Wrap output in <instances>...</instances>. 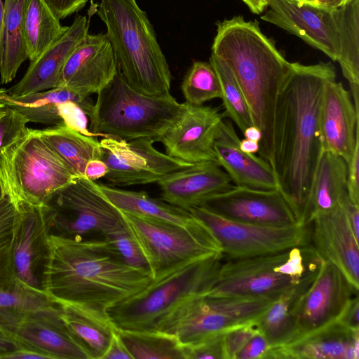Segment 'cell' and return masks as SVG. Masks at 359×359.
Returning a JSON list of instances; mask_svg holds the SVG:
<instances>
[{"mask_svg":"<svg viewBox=\"0 0 359 359\" xmlns=\"http://www.w3.org/2000/svg\"><path fill=\"white\" fill-rule=\"evenodd\" d=\"M276 109L269 164L278 189L299 224L306 225L309 198L323 154L319 110L324 86L336 77L329 62H292Z\"/></svg>","mask_w":359,"mask_h":359,"instance_id":"6da1fadb","label":"cell"},{"mask_svg":"<svg viewBox=\"0 0 359 359\" xmlns=\"http://www.w3.org/2000/svg\"><path fill=\"white\" fill-rule=\"evenodd\" d=\"M41 287L55 302L109 319L108 310L144 290L150 272L127 265L104 238L50 234Z\"/></svg>","mask_w":359,"mask_h":359,"instance_id":"7a4b0ae2","label":"cell"},{"mask_svg":"<svg viewBox=\"0 0 359 359\" xmlns=\"http://www.w3.org/2000/svg\"><path fill=\"white\" fill-rule=\"evenodd\" d=\"M216 26L212 54L226 63L239 84L253 124L262 133L258 154L269 163L277 102L293 64L262 32L257 20L234 16Z\"/></svg>","mask_w":359,"mask_h":359,"instance_id":"3957f363","label":"cell"},{"mask_svg":"<svg viewBox=\"0 0 359 359\" xmlns=\"http://www.w3.org/2000/svg\"><path fill=\"white\" fill-rule=\"evenodd\" d=\"M96 13L106 27L119 72L133 89L170 94L172 76L154 27L136 0H100Z\"/></svg>","mask_w":359,"mask_h":359,"instance_id":"277c9868","label":"cell"},{"mask_svg":"<svg viewBox=\"0 0 359 359\" xmlns=\"http://www.w3.org/2000/svg\"><path fill=\"white\" fill-rule=\"evenodd\" d=\"M97 95L88 116L90 131L95 136L126 141L147 138L159 142L186 107L171 94L156 96L137 91L119 70Z\"/></svg>","mask_w":359,"mask_h":359,"instance_id":"5b68a950","label":"cell"},{"mask_svg":"<svg viewBox=\"0 0 359 359\" xmlns=\"http://www.w3.org/2000/svg\"><path fill=\"white\" fill-rule=\"evenodd\" d=\"M222 259V254L202 258L152 280L140 292L110 308V321L118 329L157 331L183 303L207 293Z\"/></svg>","mask_w":359,"mask_h":359,"instance_id":"8992f818","label":"cell"},{"mask_svg":"<svg viewBox=\"0 0 359 359\" xmlns=\"http://www.w3.org/2000/svg\"><path fill=\"white\" fill-rule=\"evenodd\" d=\"M74 178L34 129L27 128L0 154V187L14 205L47 206Z\"/></svg>","mask_w":359,"mask_h":359,"instance_id":"52a82bcc","label":"cell"},{"mask_svg":"<svg viewBox=\"0 0 359 359\" xmlns=\"http://www.w3.org/2000/svg\"><path fill=\"white\" fill-rule=\"evenodd\" d=\"M313 258V251L307 245L258 256L223 259L205 294L277 297L300 282Z\"/></svg>","mask_w":359,"mask_h":359,"instance_id":"ba28073f","label":"cell"},{"mask_svg":"<svg viewBox=\"0 0 359 359\" xmlns=\"http://www.w3.org/2000/svg\"><path fill=\"white\" fill-rule=\"evenodd\" d=\"M121 211L130 233L147 262L153 280L194 261L222 254L219 243L197 218L196 223L184 226Z\"/></svg>","mask_w":359,"mask_h":359,"instance_id":"9c48e42d","label":"cell"},{"mask_svg":"<svg viewBox=\"0 0 359 359\" xmlns=\"http://www.w3.org/2000/svg\"><path fill=\"white\" fill-rule=\"evenodd\" d=\"M47 208L50 234L70 238H104L127 229L121 211L100 191L98 184L75 177L57 191Z\"/></svg>","mask_w":359,"mask_h":359,"instance_id":"30bf717a","label":"cell"},{"mask_svg":"<svg viewBox=\"0 0 359 359\" xmlns=\"http://www.w3.org/2000/svg\"><path fill=\"white\" fill-rule=\"evenodd\" d=\"M277 297H194L177 309L157 331L189 345L256 320Z\"/></svg>","mask_w":359,"mask_h":359,"instance_id":"8fae6325","label":"cell"},{"mask_svg":"<svg viewBox=\"0 0 359 359\" xmlns=\"http://www.w3.org/2000/svg\"><path fill=\"white\" fill-rule=\"evenodd\" d=\"M188 210L212 233L224 259L258 256L310 244L309 224L262 226L226 219L203 206Z\"/></svg>","mask_w":359,"mask_h":359,"instance_id":"7c38bea8","label":"cell"},{"mask_svg":"<svg viewBox=\"0 0 359 359\" xmlns=\"http://www.w3.org/2000/svg\"><path fill=\"white\" fill-rule=\"evenodd\" d=\"M154 142L147 138L102 139L100 159L108 168L106 181L119 187L151 184L194 165L160 152L154 147Z\"/></svg>","mask_w":359,"mask_h":359,"instance_id":"4fadbf2b","label":"cell"},{"mask_svg":"<svg viewBox=\"0 0 359 359\" xmlns=\"http://www.w3.org/2000/svg\"><path fill=\"white\" fill-rule=\"evenodd\" d=\"M356 289L334 264L320 259L313 279L292 303L295 341L339 319Z\"/></svg>","mask_w":359,"mask_h":359,"instance_id":"5bb4252c","label":"cell"},{"mask_svg":"<svg viewBox=\"0 0 359 359\" xmlns=\"http://www.w3.org/2000/svg\"><path fill=\"white\" fill-rule=\"evenodd\" d=\"M201 206L238 222L269 226L299 224L278 189L259 190L233 186L210 197Z\"/></svg>","mask_w":359,"mask_h":359,"instance_id":"9a60e30c","label":"cell"},{"mask_svg":"<svg viewBox=\"0 0 359 359\" xmlns=\"http://www.w3.org/2000/svg\"><path fill=\"white\" fill-rule=\"evenodd\" d=\"M268 7L262 20L299 37L337 61L339 51L334 9L294 0H269Z\"/></svg>","mask_w":359,"mask_h":359,"instance_id":"2e32d148","label":"cell"},{"mask_svg":"<svg viewBox=\"0 0 359 359\" xmlns=\"http://www.w3.org/2000/svg\"><path fill=\"white\" fill-rule=\"evenodd\" d=\"M11 238V259L15 275L25 283L41 287L39 271L48 252L50 234L47 208L25 203L15 204Z\"/></svg>","mask_w":359,"mask_h":359,"instance_id":"e0dca14e","label":"cell"},{"mask_svg":"<svg viewBox=\"0 0 359 359\" xmlns=\"http://www.w3.org/2000/svg\"><path fill=\"white\" fill-rule=\"evenodd\" d=\"M222 120V114L216 108L186 103L180 117L159 142L166 154L175 158L193 164L217 163L213 142Z\"/></svg>","mask_w":359,"mask_h":359,"instance_id":"ac0fdd59","label":"cell"},{"mask_svg":"<svg viewBox=\"0 0 359 359\" xmlns=\"http://www.w3.org/2000/svg\"><path fill=\"white\" fill-rule=\"evenodd\" d=\"M359 109L351 94L332 78L325 83L320 100L319 127L323 152L342 158L347 165L359 144Z\"/></svg>","mask_w":359,"mask_h":359,"instance_id":"d6986e66","label":"cell"},{"mask_svg":"<svg viewBox=\"0 0 359 359\" xmlns=\"http://www.w3.org/2000/svg\"><path fill=\"white\" fill-rule=\"evenodd\" d=\"M344 201L313 217L309 224L310 245L319 259L334 264L358 290L359 241L350 226Z\"/></svg>","mask_w":359,"mask_h":359,"instance_id":"ffe728a7","label":"cell"},{"mask_svg":"<svg viewBox=\"0 0 359 359\" xmlns=\"http://www.w3.org/2000/svg\"><path fill=\"white\" fill-rule=\"evenodd\" d=\"M118 71L116 58L107 35L88 33L67 60L59 86L88 97L97 94Z\"/></svg>","mask_w":359,"mask_h":359,"instance_id":"44dd1931","label":"cell"},{"mask_svg":"<svg viewBox=\"0 0 359 359\" xmlns=\"http://www.w3.org/2000/svg\"><path fill=\"white\" fill-rule=\"evenodd\" d=\"M18 347L30 348L48 359H88L61 316L60 304L32 313L12 334Z\"/></svg>","mask_w":359,"mask_h":359,"instance_id":"7402d4cb","label":"cell"},{"mask_svg":"<svg viewBox=\"0 0 359 359\" xmlns=\"http://www.w3.org/2000/svg\"><path fill=\"white\" fill-rule=\"evenodd\" d=\"M240 141L232 121L222 120L213 142L217 163L236 187L259 190L278 189L269 163L260 156L243 151L239 147Z\"/></svg>","mask_w":359,"mask_h":359,"instance_id":"603a6c76","label":"cell"},{"mask_svg":"<svg viewBox=\"0 0 359 359\" xmlns=\"http://www.w3.org/2000/svg\"><path fill=\"white\" fill-rule=\"evenodd\" d=\"M88 20L77 15L67 31L35 60L30 62L24 76L6 90L18 96L38 93L59 86L62 68L74 50L88 33Z\"/></svg>","mask_w":359,"mask_h":359,"instance_id":"cb8c5ba5","label":"cell"},{"mask_svg":"<svg viewBox=\"0 0 359 359\" xmlns=\"http://www.w3.org/2000/svg\"><path fill=\"white\" fill-rule=\"evenodd\" d=\"M157 183L162 200L187 210L233 186L227 173L214 161L195 163Z\"/></svg>","mask_w":359,"mask_h":359,"instance_id":"d4e9b609","label":"cell"},{"mask_svg":"<svg viewBox=\"0 0 359 359\" xmlns=\"http://www.w3.org/2000/svg\"><path fill=\"white\" fill-rule=\"evenodd\" d=\"M359 331L337 320L287 345L271 347L266 358L358 359Z\"/></svg>","mask_w":359,"mask_h":359,"instance_id":"484cf974","label":"cell"},{"mask_svg":"<svg viewBox=\"0 0 359 359\" xmlns=\"http://www.w3.org/2000/svg\"><path fill=\"white\" fill-rule=\"evenodd\" d=\"M67 101L77 103L88 116L92 112L94 102L90 96H82L64 86L18 96L0 89V104L19 111L29 122L53 126L63 123L62 109Z\"/></svg>","mask_w":359,"mask_h":359,"instance_id":"4316f807","label":"cell"},{"mask_svg":"<svg viewBox=\"0 0 359 359\" xmlns=\"http://www.w3.org/2000/svg\"><path fill=\"white\" fill-rule=\"evenodd\" d=\"M347 171V164L342 158L330 152H323L309 198L307 225L313 217L332 210L348 197Z\"/></svg>","mask_w":359,"mask_h":359,"instance_id":"83f0119b","label":"cell"},{"mask_svg":"<svg viewBox=\"0 0 359 359\" xmlns=\"http://www.w3.org/2000/svg\"><path fill=\"white\" fill-rule=\"evenodd\" d=\"M36 132L74 177H84L88 162L100 158V142L95 137L85 135L64 123Z\"/></svg>","mask_w":359,"mask_h":359,"instance_id":"f1b7e54d","label":"cell"},{"mask_svg":"<svg viewBox=\"0 0 359 359\" xmlns=\"http://www.w3.org/2000/svg\"><path fill=\"white\" fill-rule=\"evenodd\" d=\"M58 304L43 290L25 283L15 275L0 287V327L12 334L16 326L32 313Z\"/></svg>","mask_w":359,"mask_h":359,"instance_id":"f546056e","label":"cell"},{"mask_svg":"<svg viewBox=\"0 0 359 359\" xmlns=\"http://www.w3.org/2000/svg\"><path fill=\"white\" fill-rule=\"evenodd\" d=\"M60 307L65 325L87 358L102 359L116 328L110 320L76 306L60 304Z\"/></svg>","mask_w":359,"mask_h":359,"instance_id":"4dcf8cb0","label":"cell"},{"mask_svg":"<svg viewBox=\"0 0 359 359\" xmlns=\"http://www.w3.org/2000/svg\"><path fill=\"white\" fill-rule=\"evenodd\" d=\"M98 186L104 196L122 211L184 226L192 225L198 220L189 210L171 205L162 199L152 198L144 191L124 190L103 184H98Z\"/></svg>","mask_w":359,"mask_h":359,"instance_id":"1f68e13d","label":"cell"},{"mask_svg":"<svg viewBox=\"0 0 359 359\" xmlns=\"http://www.w3.org/2000/svg\"><path fill=\"white\" fill-rule=\"evenodd\" d=\"M44 0H25L22 26L28 59L35 60L68 29Z\"/></svg>","mask_w":359,"mask_h":359,"instance_id":"d6a6232c","label":"cell"},{"mask_svg":"<svg viewBox=\"0 0 359 359\" xmlns=\"http://www.w3.org/2000/svg\"><path fill=\"white\" fill-rule=\"evenodd\" d=\"M313 274V269L309 267L300 282L281 293L256 320L257 329L271 347L283 346L294 339L295 327L290 312L292 303Z\"/></svg>","mask_w":359,"mask_h":359,"instance_id":"836d02e7","label":"cell"},{"mask_svg":"<svg viewBox=\"0 0 359 359\" xmlns=\"http://www.w3.org/2000/svg\"><path fill=\"white\" fill-rule=\"evenodd\" d=\"M338 32L339 63L351 94L359 93V0L334 9Z\"/></svg>","mask_w":359,"mask_h":359,"instance_id":"e575fe53","label":"cell"},{"mask_svg":"<svg viewBox=\"0 0 359 359\" xmlns=\"http://www.w3.org/2000/svg\"><path fill=\"white\" fill-rule=\"evenodd\" d=\"M25 0H4V30L0 60L1 83H8L28 59L22 18Z\"/></svg>","mask_w":359,"mask_h":359,"instance_id":"d590c367","label":"cell"},{"mask_svg":"<svg viewBox=\"0 0 359 359\" xmlns=\"http://www.w3.org/2000/svg\"><path fill=\"white\" fill-rule=\"evenodd\" d=\"M116 332L133 359H185L184 346L174 334L118 328Z\"/></svg>","mask_w":359,"mask_h":359,"instance_id":"8d00e7d4","label":"cell"},{"mask_svg":"<svg viewBox=\"0 0 359 359\" xmlns=\"http://www.w3.org/2000/svg\"><path fill=\"white\" fill-rule=\"evenodd\" d=\"M209 62L215 69L219 80L221 99L225 109L224 116L229 117L243 133L247 128L254 124L243 91L225 62L213 54H211Z\"/></svg>","mask_w":359,"mask_h":359,"instance_id":"74e56055","label":"cell"},{"mask_svg":"<svg viewBox=\"0 0 359 359\" xmlns=\"http://www.w3.org/2000/svg\"><path fill=\"white\" fill-rule=\"evenodd\" d=\"M185 102L203 105L222 97L217 74L208 62L195 61L186 73L181 86Z\"/></svg>","mask_w":359,"mask_h":359,"instance_id":"f35d334b","label":"cell"},{"mask_svg":"<svg viewBox=\"0 0 359 359\" xmlns=\"http://www.w3.org/2000/svg\"><path fill=\"white\" fill-rule=\"evenodd\" d=\"M128 266L150 272L147 262L128 228L115 231L104 238ZM151 273V272H150Z\"/></svg>","mask_w":359,"mask_h":359,"instance_id":"ab89813d","label":"cell"},{"mask_svg":"<svg viewBox=\"0 0 359 359\" xmlns=\"http://www.w3.org/2000/svg\"><path fill=\"white\" fill-rule=\"evenodd\" d=\"M6 107L0 117V154L27 131L28 119L19 111Z\"/></svg>","mask_w":359,"mask_h":359,"instance_id":"60d3db41","label":"cell"},{"mask_svg":"<svg viewBox=\"0 0 359 359\" xmlns=\"http://www.w3.org/2000/svg\"><path fill=\"white\" fill-rule=\"evenodd\" d=\"M255 323L236 326L224 332L225 359H236L246 344L258 332Z\"/></svg>","mask_w":359,"mask_h":359,"instance_id":"b9f144b4","label":"cell"},{"mask_svg":"<svg viewBox=\"0 0 359 359\" xmlns=\"http://www.w3.org/2000/svg\"><path fill=\"white\" fill-rule=\"evenodd\" d=\"M224 332L218 333L189 345H183L185 359H225Z\"/></svg>","mask_w":359,"mask_h":359,"instance_id":"7bdbcfd3","label":"cell"},{"mask_svg":"<svg viewBox=\"0 0 359 359\" xmlns=\"http://www.w3.org/2000/svg\"><path fill=\"white\" fill-rule=\"evenodd\" d=\"M87 116L77 103L67 101L64 104L62 111L63 123L85 135L95 137L88 128Z\"/></svg>","mask_w":359,"mask_h":359,"instance_id":"ee69618b","label":"cell"},{"mask_svg":"<svg viewBox=\"0 0 359 359\" xmlns=\"http://www.w3.org/2000/svg\"><path fill=\"white\" fill-rule=\"evenodd\" d=\"M15 208L10 197L0 190V246L11 241Z\"/></svg>","mask_w":359,"mask_h":359,"instance_id":"f6af8a7d","label":"cell"},{"mask_svg":"<svg viewBox=\"0 0 359 359\" xmlns=\"http://www.w3.org/2000/svg\"><path fill=\"white\" fill-rule=\"evenodd\" d=\"M265 337L259 331L250 339L236 359H264L271 348Z\"/></svg>","mask_w":359,"mask_h":359,"instance_id":"bcb514c9","label":"cell"},{"mask_svg":"<svg viewBox=\"0 0 359 359\" xmlns=\"http://www.w3.org/2000/svg\"><path fill=\"white\" fill-rule=\"evenodd\" d=\"M347 166V195L353 204L359 205V144Z\"/></svg>","mask_w":359,"mask_h":359,"instance_id":"7dc6e473","label":"cell"},{"mask_svg":"<svg viewBox=\"0 0 359 359\" xmlns=\"http://www.w3.org/2000/svg\"><path fill=\"white\" fill-rule=\"evenodd\" d=\"M59 20L83 8L88 0H44Z\"/></svg>","mask_w":359,"mask_h":359,"instance_id":"c3c4849f","label":"cell"},{"mask_svg":"<svg viewBox=\"0 0 359 359\" xmlns=\"http://www.w3.org/2000/svg\"><path fill=\"white\" fill-rule=\"evenodd\" d=\"M15 275L10 241L0 246V287Z\"/></svg>","mask_w":359,"mask_h":359,"instance_id":"681fc988","label":"cell"},{"mask_svg":"<svg viewBox=\"0 0 359 359\" xmlns=\"http://www.w3.org/2000/svg\"><path fill=\"white\" fill-rule=\"evenodd\" d=\"M354 297L346 307L338 320L353 331H359V298Z\"/></svg>","mask_w":359,"mask_h":359,"instance_id":"f907efd6","label":"cell"},{"mask_svg":"<svg viewBox=\"0 0 359 359\" xmlns=\"http://www.w3.org/2000/svg\"><path fill=\"white\" fill-rule=\"evenodd\" d=\"M102 359H133L118 336L116 328L109 346Z\"/></svg>","mask_w":359,"mask_h":359,"instance_id":"816d5d0a","label":"cell"},{"mask_svg":"<svg viewBox=\"0 0 359 359\" xmlns=\"http://www.w3.org/2000/svg\"><path fill=\"white\" fill-rule=\"evenodd\" d=\"M108 172L106 163L101 159H93L88 162L85 168L84 177L96 180L104 178Z\"/></svg>","mask_w":359,"mask_h":359,"instance_id":"f5cc1de1","label":"cell"},{"mask_svg":"<svg viewBox=\"0 0 359 359\" xmlns=\"http://www.w3.org/2000/svg\"><path fill=\"white\" fill-rule=\"evenodd\" d=\"M18 348V344L13 336L0 327V359Z\"/></svg>","mask_w":359,"mask_h":359,"instance_id":"db71d44e","label":"cell"},{"mask_svg":"<svg viewBox=\"0 0 359 359\" xmlns=\"http://www.w3.org/2000/svg\"><path fill=\"white\" fill-rule=\"evenodd\" d=\"M48 359V357L35 350L20 346L15 351L7 354L4 359Z\"/></svg>","mask_w":359,"mask_h":359,"instance_id":"11a10c76","label":"cell"},{"mask_svg":"<svg viewBox=\"0 0 359 359\" xmlns=\"http://www.w3.org/2000/svg\"><path fill=\"white\" fill-rule=\"evenodd\" d=\"M255 14H261L268 7L269 0H241Z\"/></svg>","mask_w":359,"mask_h":359,"instance_id":"9f6ffc18","label":"cell"},{"mask_svg":"<svg viewBox=\"0 0 359 359\" xmlns=\"http://www.w3.org/2000/svg\"><path fill=\"white\" fill-rule=\"evenodd\" d=\"M239 147L243 151L254 154L258 153L259 149V143L258 142L245 138L240 141Z\"/></svg>","mask_w":359,"mask_h":359,"instance_id":"6f0895ef","label":"cell"},{"mask_svg":"<svg viewBox=\"0 0 359 359\" xmlns=\"http://www.w3.org/2000/svg\"><path fill=\"white\" fill-rule=\"evenodd\" d=\"M351 0H316V6L327 8L334 9L341 7Z\"/></svg>","mask_w":359,"mask_h":359,"instance_id":"680465c9","label":"cell"},{"mask_svg":"<svg viewBox=\"0 0 359 359\" xmlns=\"http://www.w3.org/2000/svg\"><path fill=\"white\" fill-rule=\"evenodd\" d=\"M245 138L258 142L259 143L262 138L261 130L255 126H251L243 131Z\"/></svg>","mask_w":359,"mask_h":359,"instance_id":"91938a15","label":"cell"},{"mask_svg":"<svg viewBox=\"0 0 359 359\" xmlns=\"http://www.w3.org/2000/svg\"><path fill=\"white\" fill-rule=\"evenodd\" d=\"M4 3L0 0V60L2 53L3 36L4 30Z\"/></svg>","mask_w":359,"mask_h":359,"instance_id":"94428289","label":"cell"},{"mask_svg":"<svg viewBox=\"0 0 359 359\" xmlns=\"http://www.w3.org/2000/svg\"><path fill=\"white\" fill-rule=\"evenodd\" d=\"M296 1H298L299 3L302 4H313L316 6V0H294Z\"/></svg>","mask_w":359,"mask_h":359,"instance_id":"6125c7cd","label":"cell"},{"mask_svg":"<svg viewBox=\"0 0 359 359\" xmlns=\"http://www.w3.org/2000/svg\"><path fill=\"white\" fill-rule=\"evenodd\" d=\"M6 107H0V117L6 112Z\"/></svg>","mask_w":359,"mask_h":359,"instance_id":"be15d7a7","label":"cell"},{"mask_svg":"<svg viewBox=\"0 0 359 359\" xmlns=\"http://www.w3.org/2000/svg\"><path fill=\"white\" fill-rule=\"evenodd\" d=\"M5 107L4 105L0 104V107Z\"/></svg>","mask_w":359,"mask_h":359,"instance_id":"e7e4bbea","label":"cell"},{"mask_svg":"<svg viewBox=\"0 0 359 359\" xmlns=\"http://www.w3.org/2000/svg\"><path fill=\"white\" fill-rule=\"evenodd\" d=\"M0 190H1V187H0Z\"/></svg>","mask_w":359,"mask_h":359,"instance_id":"03108f58","label":"cell"}]
</instances>
